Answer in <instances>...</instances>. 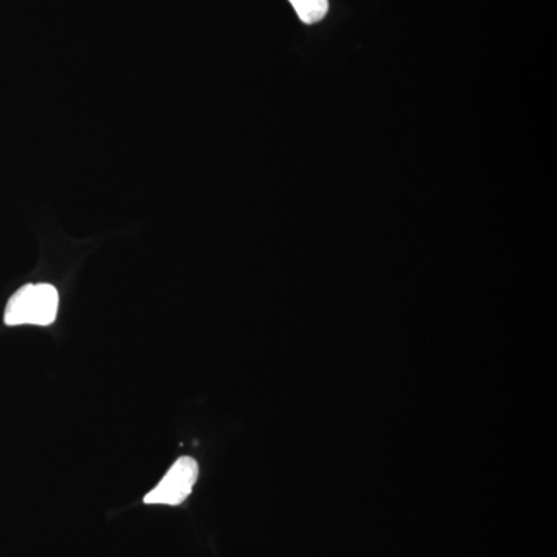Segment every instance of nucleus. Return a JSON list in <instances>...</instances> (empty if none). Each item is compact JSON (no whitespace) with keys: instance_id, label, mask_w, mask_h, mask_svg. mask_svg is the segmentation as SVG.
Instances as JSON below:
<instances>
[{"instance_id":"obj_1","label":"nucleus","mask_w":557,"mask_h":557,"mask_svg":"<svg viewBox=\"0 0 557 557\" xmlns=\"http://www.w3.org/2000/svg\"><path fill=\"white\" fill-rule=\"evenodd\" d=\"M60 293L50 284H27L17 289L7 304L3 322L9 327L39 325L49 327L57 321Z\"/></svg>"},{"instance_id":"obj_2","label":"nucleus","mask_w":557,"mask_h":557,"mask_svg":"<svg viewBox=\"0 0 557 557\" xmlns=\"http://www.w3.org/2000/svg\"><path fill=\"white\" fill-rule=\"evenodd\" d=\"M199 479V463L193 457H180L170 468L159 485L145 497L148 505L178 507L193 493Z\"/></svg>"},{"instance_id":"obj_3","label":"nucleus","mask_w":557,"mask_h":557,"mask_svg":"<svg viewBox=\"0 0 557 557\" xmlns=\"http://www.w3.org/2000/svg\"><path fill=\"white\" fill-rule=\"evenodd\" d=\"M304 24H317L329 11V0H288Z\"/></svg>"}]
</instances>
